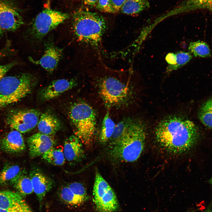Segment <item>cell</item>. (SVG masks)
Returning a JSON list of instances; mask_svg holds the SVG:
<instances>
[{
    "instance_id": "603a6c76",
    "label": "cell",
    "mask_w": 212,
    "mask_h": 212,
    "mask_svg": "<svg viewBox=\"0 0 212 212\" xmlns=\"http://www.w3.org/2000/svg\"><path fill=\"white\" fill-rule=\"evenodd\" d=\"M110 187L100 173L97 171L95 174L93 190L95 204L100 201L103 194Z\"/></svg>"
},
{
    "instance_id": "d590c367",
    "label": "cell",
    "mask_w": 212,
    "mask_h": 212,
    "mask_svg": "<svg viewBox=\"0 0 212 212\" xmlns=\"http://www.w3.org/2000/svg\"><path fill=\"white\" fill-rule=\"evenodd\" d=\"M85 4L90 7H95L97 0H80Z\"/></svg>"
},
{
    "instance_id": "9c48e42d",
    "label": "cell",
    "mask_w": 212,
    "mask_h": 212,
    "mask_svg": "<svg viewBox=\"0 0 212 212\" xmlns=\"http://www.w3.org/2000/svg\"><path fill=\"white\" fill-rule=\"evenodd\" d=\"M18 9L12 0H0V37L15 31L23 24Z\"/></svg>"
},
{
    "instance_id": "f1b7e54d",
    "label": "cell",
    "mask_w": 212,
    "mask_h": 212,
    "mask_svg": "<svg viewBox=\"0 0 212 212\" xmlns=\"http://www.w3.org/2000/svg\"><path fill=\"white\" fill-rule=\"evenodd\" d=\"M131 120L122 121L116 124L112 135L110 140V147L117 141L124 133Z\"/></svg>"
},
{
    "instance_id": "f546056e",
    "label": "cell",
    "mask_w": 212,
    "mask_h": 212,
    "mask_svg": "<svg viewBox=\"0 0 212 212\" xmlns=\"http://www.w3.org/2000/svg\"><path fill=\"white\" fill-rule=\"evenodd\" d=\"M67 186L77 197L85 201L87 198V193L85 186L81 183L74 182L68 184Z\"/></svg>"
},
{
    "instance_id": "83f0119b",
    "label": "cell",
    "mask_w": 212,
    "mask_h": 212,
    "mask_svg": "<svg viewBox=\"0 0 212 212\" xmlns=\"http://www.w3.org/2000/svg\"><path fill=\"white\" fill-rule=\"evenodd\" d=\"M59 195L62 200L66 203L71 205H78L85 201L76 196L67 185L62 187Z\"/></svg>"
},
{
    "instance_id": "5bb4252c",
    "label": "cell",
    "mask_w": 212,
    "mask_h": 212,
    "mask_svg": "<svg viewBox=\"0 0 212 212\" xmlns=\"http://www.w3.org/2000/svg\"><path fill=\"white\" fill-rule=\"evenodd\" d=\"M76 85L73 79H60L53 81L41 92L43 100L47 101L55 98Z\"/></svg>"
},
{
    "instance_id": "8fae6325",
    "label": "cell",
    "mask_w": 212,
    "mask_h": 212,
    "mask_svg": "<svg viewBox=\"0 0 212 212\" xmlns=\"http://www.w3.org/2000/svg\"><path fill=\"white\" fill-rule=\"evenodd\" d=\"M27 142L29 155L32 158L42 156L55 143L54 138L51 135L40 132L28 137Z\"/></svg>"
},
{
    "instance_id": "e575fe53",
    "label": "cell",
    "mask_w": 212,
    "mask_h": 212,
    "mask_svg": "<svg viewBox=\"0 0 212 212\" xmlns=\"http://www.w3.org/2000/svg\"><path fill=\"white\" fill-rule=\"evenodd\" d=\"M0 212H33L30 208L26 209L19 210H6L0 208Z\"/></svg>"
},
{
    "instance_id": "44dd1931",
    "label": "cell",
    "mask_w": 212,
    "mask_h": 212,
    "mask_svg": "<svg viewBox=\"0 0 212 212\" xmlns=\"http://www.w3.org/2000/svg\"><path fill=\"white\" fill-rule=\"evenodd\" d=\"M42 157L47 163L54 165H62L65 162L63 148L62 146H53L44 154Z\"/></svg>"
},
{
    "instance_id": "2e32d148",
    "label": "cell",
    "mask_w": 212,
    "mask_h": 212,
    "mask_svg": "<svg viewBox=\"0 0 212 212\" xmlns=\"http://www.w3.org/2000/svg\"><path fill=\"white\" fill-rule=\"evenodd\" d=\"M0 147L6 152L11 153L21 152L25 148L22 135L15 130L9 132L0 140Z\"/></svg>"
},
{
    "instance_id": "8992f818",
    "label": "cell",
    "mask_w": 212,
    "mask_h": 212,
    "mask_svg": "<svg viewBox=\"0 0 212 212\" xmlns=\"http://www.w3.org/2000/svg\"><path fill=\"white\" fill-rule=\"evenodd\" d=\"M69 17L67 13L50 8L44 9L36 16L27 31L28 38L34 42L40 41Z\"/></svg>"
},
{
    "instance_id": "ac0fdd59",
    "label": "cell",
    "mask_w": 212,
    "mask_h": 212,
    "mask_svg": "<svg viewBox=\"0 0 212 212\" xmlns=\"http://www.w3.org/2000/svg\"><path fill=\"white\" fill-rule=\"evenodd\" d=\"M61 125L59 120L48 112L40 115L37 124L40 132L49 135L55 134L60 129Z\"/></svg>"
},
{
    "instance_id": "9a60e30c",
    "label": "cell",
    "mask_w": 212,
    "mask_h": 212,
    "mask_svg": "<svg viewBox=\"0 0 212 212\" xmlns=\"http://www.w3.org/2000/svg\"><path fill=\"white\" fill-rule=\"evenodd\" d=\"M30 208L18 192L9 191H0V208L19 210Z\"/></svg>"
},
{
    "instance_id": "d4e9b609",
    "label": "cell",
    "mask_w": 212,
    "mask_h": 212,
    "mask_svg": "<svg viewBox=\"0 0 212 212\" xmlns=\"http://www.w3.org/2000/svg\"><path fill=\"white\" fill-rule=\"evenodd\" d=\"M13 185L22 196L29 195L34 192L31 180L29 175L25 174L20 177Z\"/></svg>"
},
{
    "instance_id": "484cf974",
    "label": "cell",
    "mask_w": 212,
    "mask_h": 212,
    "mask_svg": "<svg viewBox=\"0 0 212 212\" xmlns=\"http://www.w3.org/2000/svg\"><path fill=\"white\" fill-rule=\"evenodd\" d=\"M198 117L204 125L212 128V98L201 107L199 112Z\"/></svg>"
},
{
    "instance_id": "7a4b0ae2",
    "label": "cell",
    "mask_w": 212,
    "mask_h": 212,
    "mask_svg": "<svg viewBox=\"0 0 212 212\" xmlns=\"http://www.w3.org/2000/svg\"><path fill=\"white\" fill-rule=\"evenodd\" d=\"M72 19V29L77 41L100 53L102 50V38L106 26L104 17L82 7L74 12Z\"/></svg>"
},
{
    "instance_id": "74e56055",
    "label": "cell",
    "mask_w": 212,
    "mask_h": 212,
    "mask_svg": "<svg viewBox=\"0 0 212 212\" xmlns=\"http://www.w3.org/2000/svg\"><path fill=\"white\" fill-rule=\"evenodd\" d=\"M210 183L212 185V177L209 180Z\"/></svg>"
},
{
    "instance_id": "ffe728a7",
    "label": "cell",
    "mask_w": 212,
    "mask_h": 212,
    "mask_svg": "<svg viewBox=\"0 0 212 212\" xmlns=\"http://www.w3.org/2000/svg\"><path fill=\"white\" fill-rule=\"evenodd\" d=\"M150 7L148 0H126L120 9L128 15L137 14Z\"/></svg>"
},
{
    "instance_id": "6da1fadb",
    "label": "cell",
    "mask_w": 212,
    "mask_h": 212,
    "mask_svg": "<svg viewBox=\"0 0 212 212\" xmlns=\"http://www.w3.org/2000/svg\"><path fill=\"white\" fill-rule=\"evenodd\" d=\"M155 132L159 144L167 151L174 154L191 150L197 144L200 138L199 130L193 122L176 116L161 121Z\"/></svg>"
},
{
    "instance_id": "52a82bcc",
    "label": "cell",
    "mask_w": 212,
    "mask_h": 212,
    "mask_svg": "<svg viewBox=\"0 0 212 212\" xmlns=\"http://www.w3.org/2000/svg\"><path fill=\"white\" fill-rule=\"evenodd\" d=\"M99 87L101 97L105 103L110 105L121 103L128 95L127 87L115 77L106 76L101 79Z\"/></svg>"
},
{
    "instance_id": "30bf717a",
    "label": "cell",
    "mask_w": 212,
    "mask_h": 212,
    "mask_svg": "<svg viewBox=\"0 0 212 212\" xmlns=\"http://www.w3.org/2000/svg\"><path fill=\"white\" fill-rule=\"evenodd\" d=\"M45 51L42 56L38 60L29 58L33 63L39 65L47 71L52 72L57 67L62 56V50L56 46L52 40L45 42Z\"/></svg>"
},
{
    "instance_id": "1f68e13d",
    "label": "cell",
    "mask_w": 212,
    "mask_h": 212,
    "mask_svg": "<svg viewBox=\"0 0 212 212\" xmlns=\"http://www.w3.org/2000/svg\"><path fill=\"white\" fill-rule=\"evenodd\" d=\"M17 64L15 62L0 65V82L4 76L12 67Z\"/></svg>"
},
{
    "instance_id": "d6a6232c",
    "label": "cell",
    "mask_w": 212,
    "mask_h": 212,
    "mask_svg": "<svg viewBox=\"0 0 212 212\" xmlns=\"http://www.w3.org/2000/svg\"><path fill=\"white\" fill-rule=\"evenodd\" d=\"M126 0H110L116 12L119 11Z\"/></svg>"
},
{
    "instance_id": "836d02e7",
    "label": "cell",
    "mask_w": 212,
    "mask_h": 212,
    "mask_svg": "<svg viewBox=\"0 0 212 212\" xmlns=\"http://www.w3.org/2000/svg\"><path fill=\"white\" fill-rule=\"evenodd\" d=\"M175 53H170L168 54L165 57V60L168 64V66H172L175 63Z\"/></svg>"
},
{
    "instance_id": "e0dca14e",
    "label": "cell",
    "mask_w": 212,
    "mask_h": 212,
    "mask_svg": "<svg viewBox=\"0 0 212 212\" xmlns=\"http://www.w3.org/2000/svg\"><path fill=\"white\" fill-rule=\"evenodd\" d=\"M201 9L212 11V0H186L167 12L170 16L178 14Z\"/></svg>"
},
{
    "instance_id": "d6986e66",
    "label": "cell",
    "mask_w": 212,
    "mask_h": 212,
    "mask_svg": "<svg viewBox=\"0 0 212 212\" xmlns=\"http://www.w3.org/2000/svg\"><path fill=\"white\" fill-rule=\"evenodd\" d=\"M25 173L18 165H6L0 172V185H13Z\"/></svg>"
},
{
    "instance_id": "7402d4cb",
    "label": "cell",
    "mask_w": 212,
    "mask_h": 212,
    "mask_svg": "<svg viewBox=\"0 0 212 212\" xmlns=\"http://www.w3.org/2000/svg\"><path fill=\"white\" fill-rule=\"evenodd\" d=\"M116 124L110 117L107 112L103 119L100 130L99 140L102 143H105L109 141L113 131Z\"/></svg>"
},
{
    "instance_id": "ba28073f",
    "label": "cell",
    "mask_w": 212,
    "mask_h": 212,
    "mask_svg": "<svg viewBox=\"0 0 212 212\" xmlns=\"http://www.w3.org/2000/svg\"><path fill=\"white\" fill-rule=\"evenodd\" d=\"M40 115L39 111L33 109L13 110L8 114L6 122L12 129L24 133L36 126Z\"/></svg>"
},
{
    "instance_id": "8d00e7d4",
    "label": "cell",
    "mask_w": 212,
    "mask_h": 212,
    "mask_svg": "<svg viewBox=\"0 0 212 212\" xmlns=\"http://www.w3.org/2000/svg\"><path fill=\"white\" fill-rule=\"evenodd\" d=\"M203 212H212V206H209Z\"/></svg>"
},
{
    "instance_id": "4fadbf2b",
    "label": "cell",
    "mask_w": 212,
    "mask_h": 212,
    "mask_svg": "<svg viewBox=\"0 0 212 212\" xmlns=\"http://www.w3.org/2000/svg\"><path fill=\"white\" fill-rule=\"evenodd\" d=\"M82 144L79 138L75 135L70 136L65 140L64 153L65 159L70 164L80 162L85 158Z\"/></svg>"
},
{
    "instance_id": "277c9868",
    "label": "cell",
    "mask_w": 212,
    "mask_h": 212,
    "mask_svg": "<svg viewBox=\"0 0 212 212\" xmlns=\"http://www.w3.org/2000/svg\"><path fill=\"white\" fill-rule=\"evenodd\" d=\"M68 115L74 127V135L82 144L89 145L96 128V115L93 108L87 103L76 102L70 107Z\"/></svg>"
},
{
    "instance_id": "4316f807",
    "label": "cell",
    "mask_w": 212,
    "mask_h": 212,
    "mask_svg": "<svg viewBox=\"0 0 212 212\" xmlns=\"http://www.w3.org/2000/svg\"><path fill=\"white\" fill-rule=\"evenodd\" d=\"M175 64L172 66H168L166 69L168 73L177 69L188 63L192 59L191 54L190 53L179 51L175 53Z\"/></svg>"
},
{
    "instance_id": "cb8c5ba5",
    "label": "cell",
    "mask_w": 212,
    "mask_h": 212,
    "mask_svg": "<svg viewBox=\"0 0 212 212\" xmlns=\"http://www.w3.org/2000/svg\"><path fill=\"white\" fill-rule=\"evenodd\" d=\"M188 50L190 53L195 57H207L211 55L208 45L205 42L199 40L191 42L188 46Z\"/></svg>"
},
{
    "instance_id": "f35d334b",
    "label": "cell",
    "mask_w": 212,
    "mask_h": 212,
    "mask_svg": "<svg viewBox=\"0 0 212 212\" xmlns=\"http://www.w3.org/2000/svg\"><path fill=\"white\" fill-rule=\"evenodd\" d=\"M194 212V211L193 210H192V211L190 210V211H188L187 212Z\"/></svg>"
},
{
    "instance_id": "4dcf8cb0",
    "label": "cell",
    "mask_w": 212,
    "mask_h": 212,
    "mask_svg": "<svg viewBox=\"0 0 212 212\" xmlns=\"http://www.w3.org/2000/svg\"><path fill=\"white\" fill-rule=\"evenodd\" d=\"M95 7L98 10L103 12L110 13L116 12L110 0H97Z\"/></svg>"
},
{
    "instance_id": "3957f363",
    "label": "cell",
    "mask_w": 212,
    "mask_h": 212,
    "mask_svg": "<svg viewBox=\"0 0 212 212\" xmlns=\"http://www.w3.org/2000/svg\"><path fill=\"white\" fill-rule=\"evenodd\" d=\"M144 125L139 121L130 120L124 133L110 147L109 155L116 163H131L136 161L143 151L146 138Z\"/></svg>"
},
{
    "instance_id": "7c38bea8",
    "label": "cell",
    "mask_w": 212,
    "mask_h": 212,
    "mask_svg": "<svg viewBox=\"0 0 212 212\" xmlns=\"http://www.w3.org/2000/svg\"><path fill=\"white\" fill-rule=\"evenodd\" d=\"M29 176L32 180L34 192L37 197L41 208L44 198L52 188L54 182L51 178L37 168L31 170Z\"/></svg>"
},
{
    "instance_id": "5b68a950",
    "label": "cell",
    "mask_w": 212,
    "mask_h": 212,
    "mask_svg": "<svg viewBox=\"0 0 212 212\" xmlns=\"http://www.w3.org/2000/svg\"><path fill=\"white\" fill-rule=\"evenodd\" d=\"M36 81L29 73L4 77L0 82V110L29 94Z\"/></svg>"
}]
</instances>
